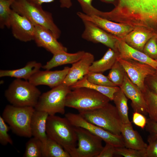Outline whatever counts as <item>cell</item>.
Masks as SVG:
<instances>
[{
  "instance_id": "cell-1",
  "label": "cell",
  "mask_w": 157,
  "mask_h": 157,
  "mask_svg": "<svg viewBox=\"0 0 157 157\" xmlns=\"http://www.w3.org/2000/svg\"><path fill=\"white\" fill-rule=\"evenodd\" d=\"M107 16L134 29L157 31V0H119L118 5Z\"/></svg>"
},
{
  "instance_id": "cell-2",
  "label": "cell",
  "mask_w": 157,
  "mask_h": 157,
  "mask_svg": "<svg viewBox=\"0 0 157 157\" xmlns=\"http://www.w3.org/2000/svg\"><path fill=\"white\" fill-rule=\"evenodd\" d=\"M46 133L48 138L61 145L72 157L77 147V138L75 126L67 118L49 115Z\"/></svg>"
},
{
  "instance_id": "cell-3",
  "label": "cell",
  "mask_w": 157,
  "mask_h": 157,
  "mask_svg": "<svg viewBox=\"0 0 157 157\" xmlns=\"http://www.w3.org/2000/svg\"><path fill=\"white\" fill-rule=\"evenodd\" d=\"M11 8L16 13L25 17L34 24L49 30L57 39L60 38L61 31L55 23L52 14L44 10L42 6L32 4L26 0H15Z\"/></svg>"
},
{
  "instance_id": "cell-4",
  "label": "cell",
  "mask_w": 157,
  "mask_h": 157,
  "mask_svg": "<svg viewBox=\"0 0 157 157\" xmlns=\"http://www.w3.org/2000/svg\"><path fill=\"white\" fill-rule=\"evenodd\" d=\"M72 90L67 96L65 106L79 113L101 107L110 101L107 96L90 88L80 87Z\"/></svg>"
},
{
  "instance_id": "cell-5",
  "label": "cell",
  "mask_w": 157,
  "mask_h": 157,
  "mask_svg": "<svg viewBox=\"0 0 157 157\" xmlns=\"http://www.w3.org/2000/svg\"><path fill=\"white\" fill-rule=\"evenodd\" d=\"M79 114L91 123L113 134L121 135L122 123L115 106L109 102L101 107Z\"/></svg>"
},
{
  "instance_id": "cell-6",
  "label": "cell",
  "mask_w": 157,
  "mask_h": 157,
  "mask_svg": "<svg viewBox=\"0 0 157 157\" xmlns=\"http://www.w3.org/2000/svg\"><path fill=\"white\" fill-rule=\"evenodd\" d=\"M41 94L40 90L28 81L16 78L5 92L10 104L17 106L35 108Z\"/></svg>"
},
{
  "instance_id": "cell-7",
  "label": "cell",
  "mask_w": 157,
  "mask_h": 157,
  "mask_svg": "<svg viewBox=\"0 0 157 157\" xmlns=\"http://www.w3.org/2000/svg\"><path fill=\"white\" fill-rule=\"evenodd\" d=\"M35 110L31 106H17L8 105L5 108L2 117L14 133L26 138L32 137L30 123Z\"/></svg>"
},
{
  "instance_id": "cell-8",
  "label": "cell",
  "mask_w": 157,
  "mask_h": 157,
  "mask_svg": "<svg viewBox=\"0 0 157 157\" xmlns=\"http://www.w3.org/2000/svg\"><path fill=\"white\" fill-rule=\"evenodd\" d=\"M71 90L69 87L62 83L52 88L41 94L35 109L45 112L49 115L65 114L66 97Z\"/></svg>"
},
{
  "instance_id": "cell-9",
  "label": "cell",
  "mask_w": 157,
  "mask_h": 157,
  "mask_svg": "<svg viewBox=\"0 0 157 157\" xmlns=\"http://www.w3.org/2000/svg\"><path fill=\"white\" fill-rule=\"evenodd\" d=\"M78 146L72 157H97L103 149V140L81 127L75 126Z\"/></svg>"
},
{
  "instance_id": "cell-10",
  "label": "cell",
  "mask_w": 157,
  "mask_h": 157,
  "mask_svg": "<svg viewBox=\"0 0 157 157\" xmlns=\"http://www.w3.org/2000/svg\"><path fill=\"white\" fill-rule=\"evenodd\" d=\"M65 117L74 126L81 127L100 137L106 143H108L115 147H125L121 135L112 133L102 128L91 123L85 119L79 114L69 113L65 115Z\"/></svg>"
},
{
  "instance_id": "cell-11",
  "label": "cell",
  "mask_w": 157,
  "mask_h": 157,
  "mask_svg": "<svg viewBox=\"0 0 157 157\" xmlns=\"http://www.w3.org/2000/svg\"><path fill=\"white\" fill-rule=\"evenodd\" d=\"M130 80L143 92L145 88L144 81L149 75L154 72L156 69L146 64L131 59L117 58Z\"/></svg>"
},
{
  "instance_id": "cell-12",
  "label": "cell",
  "mask_w": 157,
  "mask_h": 157,
  "mask_svg": "<svg viewBox=\"0 0 157 157\" xmlns=\"http://www.w3.org/2000/svg\"><path fill=\"white\" fill-rule=\"evenodd\" d=\"M77 15L82 20L90 21L107 32L121 39L134 29L129 25L114 22L95 15H88L78 12Z\"/></svg>"
},
{
  "instance_id": "cell-13",
  "label": "cell",
  "mask_w": 157,
  "mask_h": 157,
  "mask_svg": "<svg viewBox=\"0 0 157 157\" xmlns=\"http://www.w3.org/2000/svg\"><path fill=\"white\" fill-rule=\"evenodd\" d=\"M10 24L12 34L16 39L26 42L34 40L35 25L25 17L12 10Z\"/></svg>"
},
{
  "instance_id": "cell-14",
  "label": "cell",
  "mask_w": 157,
  "mask_h": 157,
  "mask_svg": "<svg viewBox=\"0 0 157 157\" xmlns=\"http://www.w3.org/2000/svg\"><path fill=\"white\" fill-rule=\"evenodd\" d=\"M84 30L81 37L87 41L94 43H101L116 51V37L107 32L94 23L82 20Z\"/></svg>"
},
{
  "instance_id": "cell-15",
  "label": "cell",
  "mask_w": 157,
  "mask_h": 157,
  "mask_svg": "<svg viewBox=\"0 0 157 157\" xmlns=\"http://www.w3.org/2000/svg\"><path fill=\"white\" fill-rule=\"evenodd\" d=\"M128 99L131 101V105L134 112L144 115H148L147 107L142 92L129 79L126 73L122 85L119 87Z\"/></svg>"
},
{
  "instance_id": "cell-16",
  "label": "cell",
  "mask_w": 157,
  "mask_h": 157,
  "mask_svg": "<svg viewBox=\"0 0 157 157\" xmlns=\"http://www.w3.org/2000/svg\"><path fill=\"white\" fill-rule=\"evenodd\" d=\"M70 68L66 67L62 70L54 71L40 70L32 75L28 81L35 86L44 85L53 88L62 83Z\"/></svg>"
},
{
  "instance_id": "cell-17",
  "label": "cell",
  "mask_w": 157,
  "mask_h": 157,
  "mask_svg": "<svg viewBox=\"0 0 157 157\" xmlns=\"http://www.w3.org/2000/svg\"><path fill=\"white\" fill-rule=\"evenodd\" d=\"M94 59L93 55L85 52L80 60L72 64L62 84L70 87L82 78L89 72L90 67Z\"/></svg>"
},
{
  "instance_id": "cell-18",
  "label": "cell",
  "mask_w": 157,
  "mask_h": 157,
  "mask_svg": "<svg viewBox=\"0 0 157 157\" xmlns=\"http://www.w3.org/2000/svg\"><path fill=\"white\" fill-rule=\"evenodd\" d=\"M35 32L34 40L37 46L43 47L53 55L61 51H67V49L58 41L49 30L34 24Z\"/></svg>"
},
{
  "instance_id": "cell-19",
  "label": "cell",
  "mask_w": 157,
  "mask_h": 157,
  "mask_svg": "<svg viewBox=\"0 0 157 157\" xmlns=\"http://www.w3.org/2000/svg\"><path fill=\"white\" fill-rule=\"evenodd\" d=\"M116 37L117 39L116 51L118 53V58L136 60L150 65L157 69L156 60L151 58L143 52L133 48L123 40Z\"/></svg>"
},
{
  "instance_id": "cell-20",
  "label": "cell",
  "mask_w": 157,
  "mask_h": 157,
  "mask_svg": "<svg viewBox=\"0 0 157 157\" xmlns=\"http://www.w3.org/2000/svg\"><path fill=\"white\" fill-rule=\"evenodd\" d=\"M49 115L45 112L35 109L31 118L30 127L32 136L40 140L43 144L48 138L46 126Z\"/></svg>"
},
{
  "instance_id": "cell-21",
  "label": "cell",
  "mask_w": 157,
  "mask_h": 157,
  "mask_svg": "<svg viewBox=\"0 0 157 157\" xmlns=\"http://www.w3.org/2000/svg\"><path fill=\"white\" fill-rule=\"evenodd\" d=\"M121 135L125 147L137 150L145 149L148 144L144 142L138 132L133 129L131 123H122Z\"/></svg>"
},
{
  "instance_id": "cell-22",
  "label": "cell",
  "mask_w": 157,
  "mask_h": 157,
  "mask_svg": "<svg viewBox=\"0 0 157 157\" xmlns=\"http://www.w3.org/2000/svg\"><path fill=\"white\" fill-rule=\"evenodd\" d=\"M83 51L74 53L61 51L53 54L52 58L42 67L47 70L59 66L68 64H73L80 60L85 53Z\"/></svg>"
},
{
  "instance_id": "cell-23",
  "label": "cell",
  "mask_w": 157,
  "mask_h": 157,
  "mask_svg": "<svg viewBox=\"0 0 157 157\" xmlns=\"http://www.w3.org/2000/svg\"><path fill=\"white\" fill-rule=\"evenodd\" d=\"M42 67L41 63L35 61H30L21 68L13 70H1L0 77L8 76L28 81Z\"/></svg>"
},
{
  "instance_id": "cell-24",
  "label": "cell",
  "mask_w": 157,
  "mask_h": 157,
  "mask_svg": "<svg viewBox=\"0 0 157 157\" xmlns=\"http://www.w3.org/2000/svg\"><path fill=\"white\" fill-rule=\"evenodd\" d=\"M154 35H155L147 31L134 29L125 37L120 39L131 47L143 52L146 43Z\"/></svg>"
},
{
  "instance_id": "cell-25",
  "label": "cell",
  "mask_w": 157,
  "mask_h": 157,
  "mask_svg": "<svg viewBox=\"0 0 157 157\" xmlns=\"http://www.w3.org/2000/svg\"><path fill=\"white\" fill-rule=\"evenodd\" d=\"M117 51L109 48L100 59L94 61L89 68V72L102 73L110 69L117 60Z\"/></svg>"
},
{
  "instance_id": "cell-26",
  "label": "cell",
  "mask_w": 157,
  "mask_h": 157,
  "mask_svg": "<svg viewBox=\"0 0 157 157\" xmlns=\"http://www.w3.org/2000/svg\"><path fill=\"white\" fill-rule=\"evenodd\" d=\"M70 87L72 89L80 87H85L93 89L107 96L111 101H113L114 94L120 89L118 86H105L90 83L88 80L86 76Z\"/></svg>"
},
{
  "instance_id": "cell-27",
  "label": "cell",
  "mask_w": 157,
  "mask_h": 157,
  "mask_svg": "<svg viewBox=\"0 0 157 157\" xmlns=\"http://www.w3.org/2000/svg\"><path fill=\"white\" fill-rule=\"evenodd\" d=\"M113 101L122 123H131L128 117V98L120 88L114 94Z\"/></svg>"
},
{
  "instance_id": "cell-28",
  "label": "cell",
  "mask_w": 157,
  "mask_h": 157,
  "mask_svg": "<svg viewBox=\"0 0 157 157\" xmlns=\"http://www.w3.org/2000/svg\"><path fill=\"white\" fill-rule=\"evenodd\" d=\"M43 157H71L69 154L56 142L48 138L43 144Z\"/></svg>"
},
{
  "instance_id": "cell-29",
  "label": "cell",
  "mask_w": 157,
  "mask_h": 157,
  "mask_svg": "<svg viewBox=\"0 0 157 157\" xmlns=\"http://www.w3.org/2000/svg\"><path fill=\"white\" fill-rule=\"evenodd\" d=\"M145 87L142 92L146 102L148 114L149 119L157 122V94Z\"/></svg>"
},
{
  "instance_id": "cell-30",
  "label": "cell",
  "mask_w": 157,
  "mask_h": 157,
  "mask_svg": "<svg viewBox=\"0 0 157 157\" xmlns=\"http://www.w3.org/2000/svg\"><path fill=\"white\" fill-rule=\"evenodd\" d=\"M15 0H0V28H10V19L12 11L11 6Z\"/></svg>"
},
{
  "instance_id": "cell-31",
  "label": "cell",
  "mask_w": 157,
  "mask_h": 157,
  "mask_svg": "<svg viewBox=\"0 0 157 157\" xmlns=\"http://www.w3.org/2000/svg\"><path fill=\"white\" fill-rule=\"evenodd\" d=\"M126 74L122 66L117 60L110 69L107 76L113 83L120 87L124 82Z\"/></svg>"
},
{
  "instance_id": "cell-32",
  "label": "cell",
  "mask_w": 157,
  "mask_h": 157,
  "mask_svg": "<svg viewBox=\"0 0 157 157\" xmlns=\"http://www.w3.org/2000/svg\"><path fill=\"white\" fill-rule=\"evenodd\" d=\"M42 142L39 139L33 137L26 142L23 157H42Z\"/></svg>"
},
{
  "instance_id": "cell-33",
  "label": "cell",
  "mask_w": 157,
  "mask_h": 157,
  "mask_svg": "<svg viewBox=\"0 0 157 157\" xmlns=\"http://www.w3.org/2000/svg\"><path fill=\"white\" fill-rule=\"evenodd\" d=\"M88 80L90 83L99 85L115 87L117 86L102 73L89 72L85 75Z\"/></svg>"
},
{
  "instance_id": "cell-34",
  "label": "cell",
  "mask_w": 157,
  "mask_h": 157,
  "mask_svg": "<svg viewBox=\"0 0 157 157\" xmlns=\"http://www.w3.org/2000/svg\"><path fill=\"white\" fill-rule=\"evenodd\" d=\"M146 149L137 150L124 147H115V155L125 157H146Z\"/></svg>"
},
{
  "instance_id": "cell-35",
  "label": "cell",
  "mask_w": 157,
  "mask_h": 157,
  "mask_svg": "<svg viewBox=\"0 0 157 157\" xmlns=\"http://www.w3.org/2000/svg\"><path fill=\"white\" fill-rule=\"evenodd\" d=\"M2 116H0V143L3 145H6L9 144L12 145L13 142L8 131L10 129L6 124Z\"/></svg>"
},
{
  "instance_id": "cell-36",
  "label": "cell",
  "mask_w": 157,
  "mask_h": 157,
  "mask_svg": "<svg viewBox=\"0 0 157 157\" xmlns=\"http://www.w3.org/2000/svg\"><path fill=\"white\" fill-rule=\"evenodd\" d=\"M157 35H154L150 38L145 45L143 52L151 58L157 60Z\"/></svg>"
},
{
  "instance_id": "cell-37",
  "label": "cell",
  "mask_w": 157,
  "mask_h": 157,
  "mask_svg": "<svg viewBox=\"0 0 157 157\" xmlns=\"http://www.w3.org/2000/svg\"><path fill=\"white\" fill-rule=\"evenodd\" d=\"M77 0L80 5L83 13L88 15H98L99 10L92 5V3L93 0Z\"/></svg>"
},
{
  "instance_id": "cell-38",
  "label": "cell",
  "mask_w": 157,
  "mask_h": 157,
  "mask_svg": "<svg viewBox=\"0 0 157 157\" xmlns=\"http://www.w3.org/2000/svg\"><path fill=\"white\" fill-rule=\"evenodd\" d=\"M144 83L146 87L157 94V69L146 78Z\"/></svg>"
},
{
  "instance_id": "cell-39",
  "label": "cell",
  "mask_w": 157,
  "mask_h": 157,
  "mask_svg": "<svg viewBox=\"0 0 157 157\" xmlns=\"http://www.w3.org/2000/svg\"><path fill=\"white\" fill-rule=\"evenodd\" d=\"M149 143L146 149V157H157V139H153L148 137Z\"/></svg>"
},
{
  "instance_id": "cell-40",
  "label": "cell",
  "mask_w": 157,
  "mask_h": 157,
  "mask_svg": "<svg viewBox=\"0 0 157 157\" xmlns=\"http://www.w3.org/2000/svg\"><path fill=\"white\" fill-rule=\"evenodd\" d=\"M132 121L136 126L142 129H144L146 126L147 119L144 115L138 112H134L133 115Z\"/></svg>"
},
{
  "instance_id": "cell-41",
  "label": "cell",
  "mask_w": 157,
  "mask_h": 157,
  "mask_svg": "<svg viewBox=\"0 0 157 157\" xmlns=\"http://www.w3.org/2000/svg\"><path fill=\"white\" fill-rule=\"evenodd\" d=\"M145 128L146 131L149 133L148 137L157 139V122L154 121L149 118L147 119Z\"/></svg>"
},
{
  "instance_id": "cell-42",
  "label": "cell",
  "mask_w": 157,
  "mask_h": 157,
  "mask_svg": "<svg viewBox=\"0 0 157 157\" xmlns=\"http://www.w3.org/2000/svg\"><path fill=\"white\" fill-rule=\"evenodd\" d=\"M106 143L97 157H112L115 155V147L109 143Z\"/></svg>"
},
{
  "instance_id": "cell-43",
  "label": "cell",
  "mask_w": 157,
  "mask_h": 157,
  "mask_svg": "<svg viewBox=\"0 0 157 157\" xmlns=\"http://www.w3.org/2000/svg\"><path fill=\"white\" fill-rule=\"evenodd\" d=\"M29 3L35 5L42 6L44 3H50L55 0H26Z\"/></svg>"
},
{
  "instance_id": "cell-44",
  "label": "cell",
  "mask_w": 157,
  "mask_h": 157,
  "mask_svg": "<svg viewBox=\"0 0 157 157\" xmlns=\"http://www.w3.org/2000/svg\"><path fill=\"white\" fill-rule=\"evenodd\" d=\"M60 7L62 8H69L72 6L71 0H60Z\"/></svg>"
},
{
  "instance_id": "cell-45",
  "label": "cell",
  "mask_w": 157,
  "mask_h": 157,
  "mask_svg": "<svg viewBox=\"0 0 157 157\" xmlns=\"http://www.w3.org/2000/svg\"><path fill=\"white\" fill-rule=\"evenodd\" d=\"M102 1H104V2H108V3H113L115 1V0H101Z\"/></svg>"
},
{
  "instance_id": "cell-46",
  "label": "cell",
  "mask_w": 157,
  "mask_h": 157,
  "mask_svg": "<svg viewBox=\"0 0 157 157\" xmlns=\"http://www.w3.org/2000/svg\"><path fill=\"white\" fill-rule=\"evenodd\" d=\"M156 43H157V38H156Z\"/></svg>"
},
{
  "instance_id": "cell-47",
  "label": "cell",
  "mask_w": 157,
  "mask_h": 157,
  "mask_svg": "<svg viewBox=\"0 0 157 157\" xmlns=\"http://www.w3.org/2000/svg\"><path fill=\"white\" fill-rule=\"evenodd\" d=\"M157 61V60H156Z\"/></svg>"
}]
</instances>
